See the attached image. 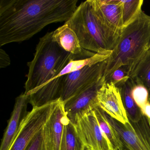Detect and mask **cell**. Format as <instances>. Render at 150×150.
Returning a JSON list of instances; mask_svg holds the SVG:
<instances>
[{"label": "cell", "mask_w": 150, "mask_h": 150, "mask_svg": "<svg viewBox=\"0 0 150 150\" xmlns=\"http://www.w3.org/2000/svg\"><path fill=\"white\" fill-rule=\"evenodd\" d=\"M78 0H1L0 45L28 40L49 24L66 22Z\"/></svg>", "instance_id": "obj_1"}, {"label": "cell", "mask_w": 150, "mask_h": 150, "mask_svg": "<svg viewBox=\"0 0 150 150\" xmlns=\"http://www.w3.org/2000/svg\"><path fill=\"white\" fill-rule=\"evenodd\" d=\"M71 59L78 58L65 51L54 41L52 31L40 38L33 60L28 63L25 94L33 108L60 99L63 76L57 78Z\"/></svg>", "instance_id": "obj_2"}, {"label": "cell", "mask_w": 150, "mask_h": 150, "mask_svg": "<svg viewBox=\"0 0 150 150\" xmlns=\"http://www.w3.org/2000/svg\"><path fill=\"white\" fill-rule=\"evenodd\" d=\"M65 23L76 33L83 49L95 53L111 54L122 31L115 30L107 23L95 0L81 3Z\"/></svg>", "instance_id": "obj_3"}, {"label": "cell", "mask_w": 150, "mask_h": 150, "mask_svg": "<svg viewBox=\"0 0 150 150\" xmlns=\"http://www.w3.org/2000/svg\"><path fill=\"white\" fill-rule=\"evenodd\" d=\"M150 49V16L142 11L122 30L116 46L106 60L102 77L105 82L113 72L123 66L129 67L130 74Z\"/></svg>", "instance_id": "obj_4"}, {"label": "cell", "mask_w": 150, "mask_h": 150, "mask_svg": "<svg viewBox=\"0 0 150 150\" xmlns=\"http://www.w3.org/2000/svg\"><path fill=\"white\" fill-rule=\"evenodd\" d=\"M60 99L42 107L33 108L23 119L9 150H26L36 135L43 129Z\"/></svg>", "instance_id": "obj_5"}, {"label": "cell", "mask_w": 150, "mask_h": 150, "mask_svg": "<svg viewBox=\"0 0 150 150\" xmlns=\"http://www.w3.org/2000/svg\"><path fill=\"white\" fill-rule=\"evenodd\" d=\"M106 60L63 76L60 98L62 101L65 102L82 88L100 80L103 75Z\"/></svg>", "instance_id": "obj_6"}, {"label": "cell", "mask_w": 150, "mask_h": 150, "mask_svg": "<svg viewBox=\"0 0 150 150\" xmlns=\"http://www.w3.org/2000/svg\"><path fill=\"white\" fill-rule=\"evenodd\" d=\"M74 125L86 150H114L103 133L93 110L77 116Z\"/></svg>", "instance_id": "obj_7"}, {"label": "cell", "mask_w": 150, "mask_h": 150, "mask_svg": "<svg viewBox=\"0 0 150 150\" xmlns=\"http://www.w3.org/2000/svg\"><path fill=\"white\" fill-rule=\"evenodd\" d=\"M104 82L105 81L102 78L97 82L82 88L64 103L66 115L71 122L74 124L77 116L98 107L97 93Z\"/></svg>", "instance_id": "obj_8"}, {"label": "cell", "mask_w": 150, "mask_h": 150, "mask_svg": "<svg viewBox=\"0 0 150 150\" xmlns=\"http://www.w3.org/2000/svg\"><path fill=\"white\" fill-rule=\"evenodd\" d=\"M98 107L123 125L129 123L119 89L112 82H104L97 93Z\"/></svg>", "instance_id": "obj_9"}, {"label": "cell", "mask_w": 150, "mask_h": 150, "mask_svg": "<svg viewBox=\"0 0 150 150\" xmlns=\"http://www.w3.org/2000/svg\"><path fill=\"white\" fill-rule=\"evenodd\" d=\"M67 119L64 102L60 99L42 129L46 150H59L64 126Z\"/></svg>", "instance_id": "obj_10"}, {"label": "cell", "mask_w": 150, "mask_h": 150, "mask_svg": "<svg viewBox=\"0 0 150 150\" xmlns=\"http://www.w3.org/2000/svg\"><path fill=\"white\" fill-rule=\"evenodd\" d=\"M105 116L121 140L123 147L125 146L127 150H150V143L146 137L135 129L130 122L123 125L106 113Z\"/></svg>", "instance_id": "obj_11"}, {"label": "cell", "mask_w": 150, "mask_h": 150, "mask_svg": "<svg viewBox=\"0 0 150 150\" xmlns=\"http://www.w3.org/2000/svg\"><path fill=\"white\" fill-rule=\"evenodd\" d=\"M29 97L25 93L20 95L16 99L13 110L3 135L0 150H9L12 146L27 112Z\"/></svg>", "instance_id": "obj_12"}, {"label": "cell", "mask_w": 150, "mask_h": 150, "mask_svg": "<svg viewBox=\"0 0 150 150\" xmlns=\"http://www.w3.org/2000/svg\"><path fill=\"white\" fill-rule=\"evenodd\" d=\"M52 37L63 50L79 59L91 57L96 54L83 49L76 33L65 23L52 31Z\"/></svg>", "instance_id": "obj_13"}, {"label": "cell", "mask_w": 150, "mask_h": 150, "mask_svg": "<svg viewBox=\"0 0 150 150\" xmlns=\"http://www.w3.org/2000/svg\"><path fill=\"white\" fill-rule=\"evenodd\" d=\"M104 20L112 28L121 32L123 29L122 0H95Z\"/></svg>", "instance_id": "obj_14"}, {"label": "cell", "mask_w": 150, "mask_h": 150, "mask_svg": "<svg viewBox=\"0 0 150 150\" xmlns=\"http://www.w3.org/2000/svg\"><path fill=\"white\" fill-rule=\"evenodd\" d=\"M133 86L132 79L129 77L127 80L115 86L120 91L126 112L129 114V117H130L133 122H137L140 119V116L138 110L139 108L134 101L132 95Z\"/></svg>", "instance_id": "obj_15"}, {"label": "cell", "mask_w": 150, "mask_h": 150, "mask_svg": "<svg viewBox=\"0 0 150 150\" xmlns=\"http://www.w3.org/2000/svg\"><path fill=\"white\" fill-rule=\"evenodd\" d=\"M75 125L67 118L64 126L59 150H86Z\"/></svg>", "instance_id": "obj_16"}, {"label": "cell", "mask_w": 150, "mask_h": 150, "mask_svg": "<svg viewBox=\"0 0 150 150\" xmlns=\"http://www.w3.org/2000/svg\"><path fill=\"white\" fill-rule=\"evenodd\" d=\"M100 128L104 136L111 144L114 150H120L123 144L115 130L108 122L105 113L99 107L93 110Z\"/></svg>", "instance_id": "obj_17"}, {"label": "cell", "mask_w": 150, "mask_h": 150, "mask_svg": "<svg viewBox=\"0 0 150 150\" xmlns=\"http://www.w3.org/2000/svg\"><path fill=\"white\" fill-rule=\"evenodd\" d=\"M129 77L138 79L150 93V49L134 67Z\"/></svg>", "instance_id": "obj_18"}, {"label": "cell", "mask_w": 150, "mask_h": 150, "mask_svg": "<svg viewBox=\"0 0 150 150\" xmlns=\"http://www.w3.org/2000/svg\"><path fill=\"white\" fill-rule=\"evenodd\" d=\"M110 55L96 53L94 56L88 58L78 60L71 59L58 75L57 78L80 70L87 66L93 65L105 61L109 57Z\"/></svg>", "instance_id": "obj_19"}, {"label": "cell", "mask_w": 150, "mask_h": 150, "mask_svg": "<svg viewBox=\"0 0 150 150\" xmlns=\"http://www.w3.org/2000/svg\"><path fill=\"white\" fill-rule=\"evenodd\" d=\"M123 28L133 22L142 12L143 0L122 1Z\"/></svg>", "instance_id": "obj_20"}, {"label": "cell", "mask_w": 150, "mask_h": 150, "mask_svg": "<svg viewBox=\"0 0 150 150\" xmlns=\"http://www.w3.org/2000/svg\"><path fill=\"white\" fill-rule=\"evenodd\" d=\"M133 81V86L132 95L137 106L141 109L148 102L149 91L137 79L131 78Z\"/></svg>", "instance_id": "obj_21"}, {"label": "cell", "mask_w": 150, "mask_h": 150, "mask_svg": "<svg viewBox=\"0 0 150 150\" xmlns=\"http://www.w3.org/2000/svg\"><path fill=\"white\" fill-rule=\"evenodd\" d=\"M130 71L126 66L121 67L112 73L105 82H112L115 86L127 80L129 78Z\"/></svg>", "instance_id": "obj_22"}, {"label": "cell", "mask_w": 150, "mask_h": 150, "mask_svg": "<svg viewBox=\"0 0 150 150\" xmlns=\"http://www.w3.org/2000/svg\"><path fill=\"white\" fill-rule=\"evenodd\" d=\"M26 150H46L42 129L36 135Z\"/></svg>", "instance_id": "obj_23"}, {"label": "cell", "mask_w": 150, "mask_h": 150, "mask_svg": "<svg viewBox=\"0 0 150 150\" xmlns=\"http://www.w3.org/2000/svg\"><path fill=\"white\" fill-rule=\"evenodd\" d=\"M11 60L9 56L2 49H0V67L5 68L10 65Z\"/></svg>", "instance_id": "obj_24"}, {"label": "cell", "mask_w": 150, "mask_h": 150, "mask_svg": "<svg viewBox=\"0 0 150 150\" xmlns=\"http://www.w3.org/2000/svg\"><path fill=\"white\" fill-rule=\"evenodd\" d=\"M141 112L146 117L147 119H150V102L148 101L142 109L140 110Z\"/></svg>", "instance_id": "obj_25"}, {"label": "cell", "mask_w": 150, "mask_h": 150, "mask_svg": "<svg viewBox=\"0 0 150 150\" xmlns=\"http://www.w3.org/2000/svg\"><path fill=\"white\" fill-rule=\"evenodd\" d=\"M147 121H148V124H149V127H150V119H147Z\"/></svg>", "instance_id": "obj_26"}, {"label": "cell", "mask_w": 150, "mask_h": 150, "mask_svg": "<svg viewBox=\"0 0 150 150\" xmlns=\"http://www.w3.org/2000/svg\"></svg>", "instance_id": "obj_27"}]
</instances>
